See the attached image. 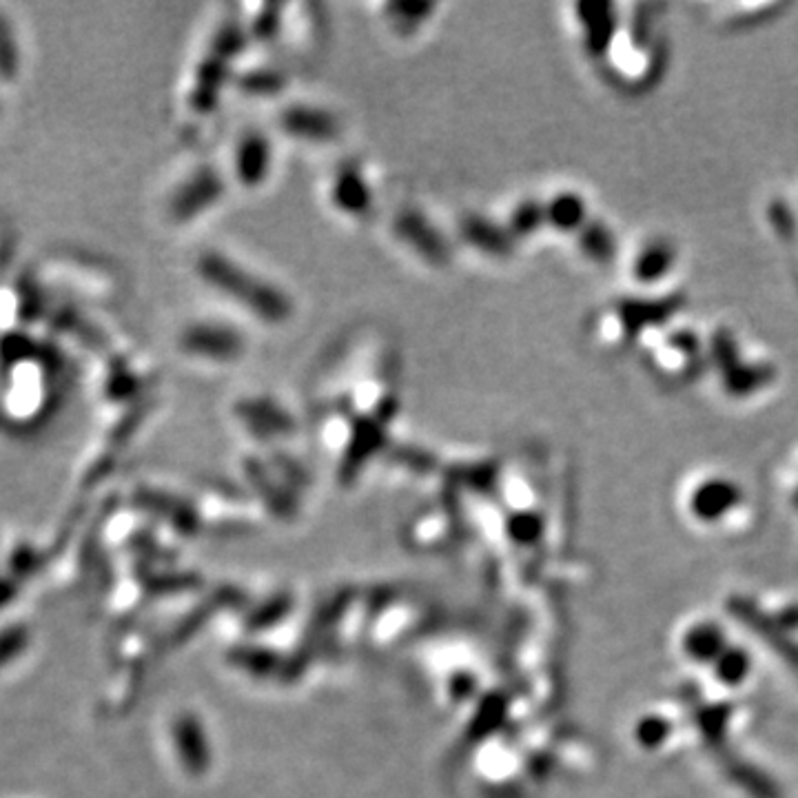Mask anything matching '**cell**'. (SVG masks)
I'll list each match as a JSON object with an SVG mask.
<instances>
[{"label": "cell", "mask_w": 798, "mask_h": 798, "mask_svg": "<svg viewBox=\"0 0 798 798\" xmlns=\"http://www.w3.org/2000/svg\"><path fill=\"white\" fill-rule=\"evenodd\" d=\"M721 648V634L714 628H697L688 639V650L697 659H712Z\"/></svg>", "instance_id": "obj_1"}, {"label": "cell", "mask_w": 798, "mask_h": 798, "mask_svg": "<svg viewBox=\"0 0 798 798\" xmlns=\"http://www.w3.org/2000/svg\"><path fill=\"white\" fill-rule=\"evenodd\" d=\"M745 668H748V659L743 657L741 652H730L725 654L721 665H719V672H721V679L728 681V683H736L739 679H743Z\"/></svg>", "instance_id": "obj_2"}]
</instances>
